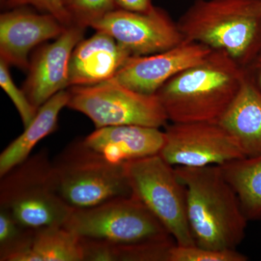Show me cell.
I'll return each instance as SVG.
<instances>
[{
	"label": "cell",
	"mask_w": 261,
	"mask_h": 261,
	"mask_svg": "<svg viewBox=\"0 0 261 261\" xmlns=\"http://www.w3.org/2000/svg\"><path fill=\"white\" fill-rule=\"evenodd\" d=\"M67 9L71 17L72 24L87 29L118 8L115 0H70Z\"/></svg>",
	"instance_id": "ffe728a7"
},
{
	"label": "cell",
	"mask_w": 261,
	"mask_h": 261,
	"mask_svg": "<svg viewBox=\"0 0 261 261\" xmlns=\"http://www.w3.org/2000/svg\"><path fill=\"white\" fill-rule=\"evenodd\" d=\"M246 158L261 155V89L245 69L241 87L221 118Z\"/></svg>",
	"instance_id": "e0dca14e"
},
{
	"label": "cell",
	"mask_w": 261,
	"mask_h": 261,
	"mask_svg": "<svg viewBox=\"0 0 261 261\" xmlns=\"http://www.w3.org/2000/svg\"><path fill=\"white\" fill-rule=\"evenodd\" d=\"M252 80L261 89V51L250 66L245 68Z\"/></svg>",
	"instance_id": "484cf974"
},
{
	"label": "cell",
	"mask_w": 261,
	"mask_h": 261,
	"mask_svg": "<svg viewBox=\"0 0 261 261\" xmlns=\"http://www.w3.org/2000/svg\"><path fill=\"white\" fill-rule=\"evenodd\" d=\"M177 23L185 39L224 50L244 68L261 51V0H195Z\"/></svg>",
	"instance_id": "3957f363"
},
{
	"label": "cell",
	"mask_w": 261,
	"mask_h": 261,
	"mask_svg": "<svg viewBox=\"0 0 261 261\" xmlns=\"http://www.w3.org/2000/svg\"><path fill=\"white\" fill-rule=\"evenodd\" d=\"M55 185L73 209L88 208L132 195L126 162H115L77 140L53 161Z\"/></svg>",
	"instance_id": "277c9868"
},
{
	"label": "cell",
	"mask_w": 261,
	"mask_h": 261,
	"mask_svg": "<svg viewBox=\"0 0 261 261\" xmlns=\"http://www.w3.org/2000/svg\"><path fill=\"white\" fill-rule=\"evenodd\" d=\"M70 0H63V3H64V4L65 5V6L67 7V5H68V3H69Z\"/></svg>",
	"instance_id": "4316f807"
},
{
	"label": "cell",
	"mask_w": 261,
	"mask_h": 261,
	"mask_svg": "<svg viewBox=\"0 0 261 261\" xmlns=\"http://www.w3.org/2000/svg\"><path fill=\"white\" fill-rule=\"evenodd\" d=\"M245 72L227 53L213 49L168 81L156 95L171 123H219L236 97Z\"/></svg>",
	"instance_id": "6da1fadb"
},
{
	"label": "cell",
	"mask_w": 261,
	"mask_h": 261,
	"mask_svg": "<svg viewBox=\"0 0 261 261\" xmlns=\"http://www.w3.org/2000/svg\"><path fill=\"white\" fill-rule=\"evenodd\" d=\"M233 187L248 221H261V155L219 166Z\"/></svg>",
	"instance_id": "d6986e66"
},
{
	"label": "cell",
	"mask_w": 261,
	"mask_h": 261,
	"mask_svg": "<svg viewBox=\"0 0 261 261\" xmlns=\"http://www.w3.org/2000/svg\"><path fill=\"white\" fill-rule=\"evenodd\" d=\"M164 132L159 154L175 167L221 166L246 158L236 140L219 123H172Z\"/></svg>",
	"instance_id": "9c48e42d"
},
{
	"label": "cell",
	"mask_w": 261,
	"mask_h": 261,
	"mask_svg": "<svg viewBox=\"0 0 261 261\" xmlns=\"http://www.w3.org/2000/svg\"><path fill=\"white\" fill-rule=\"evenodd\" d=\"M27 230L10 213L0 209V254L14 247L23 238Z\"/></svg>",
	"instance_id": "cb8c5ba5"
},
{
	"label": "cell",
	"mask_w": 261,
	"mask_h": 261,
	"mask_svg": "<svg viewBox=\"0 0 261 261\" xmlns=\"http://www.w3.org/2000/svg\"><path fill=\"white\" fill-rule=\"evenodd\" d=\"M213 49L200 43L185 40L156 54L132 56L107 82L121 84L146 94H155L168 81L205 59Z\"/></svg>",
	"instance_id": "8fae6325"
},
{
	"label": "cell",
	"mask_w": 261,
	"mask_h": 261,
	"mask_svg": "<svg viewBox=\"0 0 261 261\" xmlns=\"http://www.w3.org/2000/svg\"><path fill=\"white\" fill-rule=\"evenodd\" d=\"M68 100L69 92L65 89L39 108L32 123L0 154V177L28 159L34 147L56 130L58 116Z\"/></svg>",
	"instance_id": "ac0fdd59"
},
{
	"label": "cell",
	"mask_w": 261,
	"mask_h": 261,
	"mask_svg": "<svg viewBox=\"0 0 261 261\" xmlns=\"http://www.w3.org/2000/svg\"><path fill=\"white\" fill-rule=\"evenodd\" d=\"M248 257L236 250H212L197 245L171 248L169 261H247Z\"/></svg>",
	"instance_id": "44dd1931"
},
{
	"label": "cell",
	"mask_w": 261,
	"mask_h": 261,
	"mask_svg": "<svg viewBox=\"0 0 261 261\" xmlns=\"http://www.w3.org/2000/svg\"><path fill=\"white\" fill-rule=\"evenodd\" d=\"M80 238L128 245L173 238L134 195L88 208L74 209L64 226Z\"/></svg>",
	"instance_id": "8992f818"
},
{
	"label": "cell",
	"mask_w": 261,
	"mask_h": 261,
	"mask_svg": "<svg viewBox=\"0 0 261 261\" xmlns=\"http://www.w3.org/2000/svg\"><path fill=\"white\" fill-rule=\"evenodd\" d=\"M1 261H84L82 239L64 226L28 228Z\"/></svg>",
	"instance_id": "2e32d148"
},
{
	"label": "cell",
	"mask_w": 261,
	"mask_h": 261,
	"mask_svg": "<svg viewBox=\"0 0 261 261\" xmlns=\"http://www.w3.org/2000/svg\"><path fill=\"white\" fill-rule=\"evenodd\" d=\"M186 192L187 215L195 245L236 250L247 225L240 200L219 166H176Z\"/></svg>",
	"instance_id": "7a4b0ae2"
},
{
	"label": "cell",
	"mask_w": 261,
	"mask_h": 261,
	"mask_svg": "<svg viewBox=\"0 0 261 261\" xmlns=\"http://www.w3.org/2000/svg\"><path fill=\"white\" fill-rule=\"evenodd\" d=\"M86 29L70 25L54 42L42 44L31 56L22 89L38 109L58 92L69 88L70 58L84 39Z\"/></svg>",
	"instance_id": "7c38bea8"
},
{
	"label": "cell",
	"mask_w": 261,
	"mask_h": 261,
	"mask_svg": "<svg viewBox=\"0 0 261 261\" xmlns=\"http://www.w3.org/2000/svg\"><path fill=\"white\" fill-rule=\"evenodd\" d=\"M67 107L88 117L96 128L134 125L161 128L168 118L159 97L106 82L68 89Z\"/></svg>",
	"instance_id": "ba28073f"
},
{
	"label": "cell",
	"mask_w": 261,
	"mask_h": 261,
	"mask_svg": "<svg viewBox=\"0 0 261 261\" xmlns=\"http://www.w3.org/2000/svg\"><path fill=\"white\" fill-rule=\"evenodd\" d=\"M56 17L15 8L0 15V60L10 66L28 70L34 48L61 36L65 29Z\"/></svg>",
	"instance_id": "4fadbf2b"
},
{
	"label": "cell",
	"mask_w": 261,
	"mask_h": 261,
	"mask_svg": "<svg viewBox=\"0 0 261 261\" xmlns=\"http://www.w3.org/2000/svg\"><path fill=\"white\" fill-rule=\"evenodd\" d=\"M132 55L114 38L96 32L73 49L69 64V88L102 83L112 79Z\"/></svg>",
	"instance_id": "5bb4252c"
},
{
	"label": "cell",
	"mask_w": 261,
	"mask_h": 261,
	"mask_svg": "<svg viewBox=\"0 0 261 261\" xmlns=\"http://www.w3.org/2000/svg\"><path fill=\"white\" fill-rule=\"evenodd\" d=\"M9 68V65L0 60V86L14 104L25 128L32 123L39 109L31 102L23 89L17 87L12 79Z\"/></svg>",
	"instance_id": "7402d4cb"
},
{
	"label": "cell",
	"mask_w": 261,
	"mask_h": 261,
	"mask_svg": "<svg viewBox=\"0 0 261 261\" xmlns=\"http://www.w3.org/2000/svg\"><path fill=\"white\" fill-rule=\"evenodd\" d=\"M118 9L136 12V13H147L153 9V0H115Z\"/></svg>",
	"instance_id": "d4e9b609"
},
{
	"label": "cell",
	"mask_w": 261,
	"mask_h": 261,
	"mask_svg": "<svg viewBox=\"0 0 261 261\" xmlns=\"http://www.w3.org/2000/svg\"><path fill=\"white\" fill-rule=\"evenodd\" d=\"M91 28L111 35L132 56L162 53L185 40L177 21L166 10L156 6L147 13L113 10Z\"/></svg>",
	"instance_id": "30bf717a"
},
{
	"label": "cell",
	"mask_w": 261,
	"mask_h": 261,
	"mask_svg": "<svg viewBox=\"0 0 261 261\" xmlns=\"http://www.w3.org/2000/svg\"><path fill=\"white\" fill-rule=\"evenodd\" d=\"M89 147L115 162H127L159 154L165 132L152 127L122 125L96 128L84 139Z\"/></svg>",
	"instance_id": "9a60e30c"
},
{
	"label": "cell",
	"mask_w": 261,
	"mask_h": 261,
	"mask_svg": "<svg viewBox=\"0 0 261 261\" xmlns=\"http://www.w3.org/2000/svg\"><path fill=\"white\" fill-rule=\"evenodd\" d=\"M132 195L137 197L180 246L195 245L187 215L186 192L175 168L160 154L126 162Z\"/></svg>",
	"instance_id": "52a82bcc"
},
{
	"label": "cell",
	"mask_w": 261,
	"mask_h": 261,
	"mask_svg": "<svg viewBox=\"0 0 261 261\" xmlns=\"http://www.w3.org/2000/svg\"><path fill=\"white\" fill-rule=\"evenodd\" d=\"M0 178V209L23 227L63 226L74 210L57 191L47 149L29 156Z\"/></svg>",
	"instance_id": "5b68a950"
},
{
	"label": "cell",
	"mask_w": 261,
	"mask_h": 261,
	"mask_svg": "<svg viewBox=\"0 0 261 261\" xmlns=\"http://www.w3.org/2000/svg\"><path fill=\"white\" fill-rule=\"evenodd\" d=\"M28 6L53 15L65 27L73 25L69 12L63 0H6L3 8L11 10Z\"/></svg>",
	"instance_id": "603a6c76"
}]
</instances>
